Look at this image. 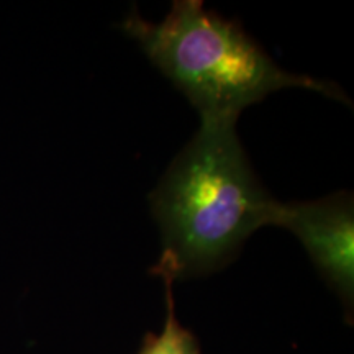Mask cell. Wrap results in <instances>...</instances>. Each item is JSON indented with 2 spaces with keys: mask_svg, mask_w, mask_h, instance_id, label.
Here are the masks:
<instances>
[{
  "mask_svg": "<svg viewBox=\"0 0 354 354\" xmlns=\"http://www.w3.org/2000/svg\"><path fill=\"white\" fill-rule=\"evenodd\" d=\"M166 292V322L161 333H146L138 354H202L197 336L185 328L176 315L174 284L171 277H161Z\"/></svg>",
  "mask_w": 354,
  "mask_h": 354,
  "instance_id": "cell-4",
  "label": "cell"
},
{
  "mask_svg": "<svg viewBox=\"0 0 354 354\" xmlns=\"http://www.w3.org/2000/svg\"><path fill=\"white\" fill-rule=\"evenodd\" d=\"M122 28L183 92L202 123H236L246 107L287 87L349 104L336 84L279 68L236 21L205 10L201 0L172 2L159 24H149L133 10Z\"/></svg>",
  "mask_w": 354,
  "mask_h": 354,
  "instance_id": "cell-2",
  "label": "cell"
},
{
  "mask_svg": "<svg viewBox=\"0 0 354 354\" xmlns=\"http://www.w3.org/2000/svg\"><path fill=\"white\" fill-rule=\"evenodd\" d=\"M272 227L299 238L318 272L338 295L351 323L354 308V205L348 192L313 202L277 203Z\"/></svg>",
  "mask_w": 354,
  "mask_h": 354,
  "instance_id": "cell-3",
  "label": "cell"
},
{
  "mask_svg": "<svg viewBox=\"0 0 354 354\" xmlns=\"http://www.w3.org/2000/svg\"><path fill=\"white\" fill-rule=\"evenodd\" d=\"M236 123H202L149 196L162 234L153 276L184 281L220 271L259 228L277 201L253 172Z\"/></svg>",
  "mask_w": 354,
  "mask_h": 354,
  "instance_id": "cell-1",
  "label": "cell"
}]
</instances>
